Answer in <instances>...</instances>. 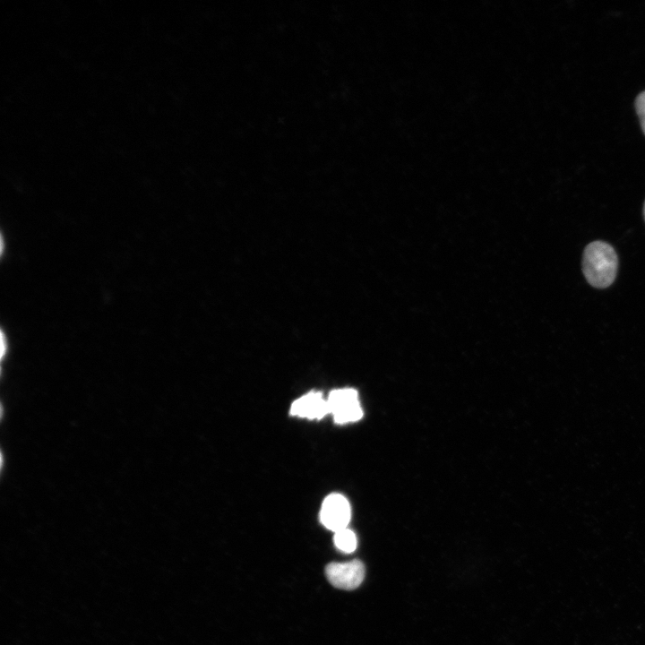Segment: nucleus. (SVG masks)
I'll list each match as a JSON object with an SVG mask.
<instances>
[{
    "label": "nucleus",
    "instance_id": "obj_8",
    "mask_svg": "<svg viewBox=\"0 0 645 645\" xmlns=\"http://www.w3.org/2000/svg\"><path fill=\"white\" fill-rule=\"evenodd\" d=\"M7 350V340L4 332H1V357H4V353Z\"/></svg>",
    "mask_w": 645,
    "mask_h": 645
},
{
    "label": "nucleus",
    "instance_id": "obj_2",
    "mask_svg": "<svg viewBox=\"0 0 645 645\" xmlns=\"http://www.w3.org/2000/svg\"><path fill=\"white\" fill-rule=\"evenodd\" d=\"M327 402L330 413L338 424L355 422L363 416L358 393L354 389L333 390L329 394Z\"/></svg>",
    "mask_w": 645,
    "mask_h": 645
},
{
    "label": "nucleus",
    "instance_id": "obj_3",
    "mask_svg": "<svg viewBox=\"0 0 645 645\" xmlns=\"http://www.w3.org/2000/svg\"><path fill=\"white\" fill-rule=\"evenodd\" d=\"M325 575L332 586L351 590L362 583L365 566L357 559L347 563H331L325 567Z\"/></svg>",
    "mask_w": 645,
    "mask_h": 645
},
{
    "label": "nucleus",
    "instance_id": "obj_9",
    "mask_svg": "<svg viewBox=\"0 0 645 645\" xmlns=\"http://www.w3.org/2000/svg\"><path fill=\"white\" fill-rule=\"evenodd\" d=\"M643 216H644V219H645V202H644V206H643Z\"/></svg>",
    "mask_w": 645,
    "mask_h": 645
},
{
    "label": "nucleus",
    "instance_id": "obj_1",
    "mask_svg": "<svg viewBox=\"0 0 645 645\" xmlns=\"http://www.w3.org/2000/svg\"><path fill=\"white\" fill-rule=\"evenodd\" d=\"M617 255L614 247L603 241L589 243L582 256V271L593 287L605 288L615 280L617 271Z\"/></svg>",
    "mask_w": 645,
    "mask_h": 645
},
{
    "label": "nucleus",
    "instance_id": "obj_5",
    "mask_svg": "<svg viewBox=\"0 0 645 645\" xmlns=\"http://www.w3.org/2000/svg\"><path fill=\"white\" fill-rule=\"evenodd\" d=\"M330 413L327 400L319 391H312L293 401L290 414L308 419H321Z\"/></svg>",
    "mask_w": 645,
    "mask_h": 645
},
{
    "label": "nucleus",
    "instance_id": "obj_4",
    "mask_svg": "<svg viewBox=\"0 0 645 645\" xmlns=\"http://www.w3.org/2000/svg\"><path fill=\"white\" fill-rule=\"evenodd\" d=\"M351 517L348 501L340 494H331L322 502L320 520L334 532L348 528Z\"/></svg>",
    "mask_w": 645,
    "mask_h": 645
},
{
    "label": "nucleus",
    "instance_id": "obj_7",
    "mask_svg": "<svg viewBox=\"0 0 645 645\" xmlns=\"http://www.w3.org/2000/svg\"><path fill=\"white\" fill-rule=\"evenodd\" d=\"M635 108L641 121L642 131L645 133V91L640 93L636 98Z\"/></svg>",
    "mask_w": 645,
    "mask_h": 645
},
{
    "label": "nucleus",
    "instance_id": "obj_6",
    "mask_svg": "<svg viewBox=\"0 0 645 645\" xmlns=\"http://www.w3.org/2000/svg\"><path fill=\"white\" fill-rule=\"evenodd\" d=\"M333 541L336 547L344 553H352L357 545L356 534L348 528L336 531Z\"/></svg>",
    "mask_w": 645,
    "mask_h": 645
}]
</instances>
